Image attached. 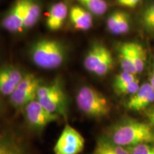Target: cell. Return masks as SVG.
<instances>
[{
	"instance_id": "6da1fadb",
	"label": "cell",
	"mask_w": 154,
	"mask_h": 154,
	"mask_svg": "<svg viewBox=\"0 0 154 154\" xmlns=\"http://www.w3.org/2000/svg\"><path fill=\"white\" fill-rule=\"evenodd\" d=\"M106 137L117 145L126 148L141 143H154V129L147 123L124 119L110 127Z\"/></svg>"
},
{
	"instance_id": "7a4b0ae2",
	"label": "cell",
	"mask_w": 154,
	"mask_h": 154,
	"mask_svg": "<svg viewBox=\"0 0 154 154\" xmlns=\"http://www.w3.org/2000/svg\"><path fill=\"white\" fill-rule=\"evenodd\" d=\"M67 49L60 40L42 38L33 43L29 49L31 60L37 67L55 69L66 61Z\"/></svg>"
},
{
	"instance_id": "3957f363",
	"label": "cell",
	"mask_w": 154,
	"mask_h": 154,
	"mask_svg": "<svg viewBox=\"0 0 154 154\" xmlns=\"http://www.w3.org/2000/svg\"><path fill=\"white\" fill-rule=\"evenodd\" d=\"M79 109L89 118L101 119L111 113L110 101L103 94L89 86H83L76 95Z\"/></svg>"
},
{
	"instance_id": "277c9868",
	"label": "cell",
	"mask_w": 154,
	"mask_h": 154,
	"mask_svg": "<svg viewBox=\"0 0 154 154\" xmlns=\"http://www.w3.org/2000/svg\"><path fill=\"white\" fill-rule=\"evenodd\" d=\"M36 99L49 112L59 116H66L68 109L67 96L61 82L54 81L48 85H41Z\"/></svg>"
},
{
	"instance_id": "5b68a950",
	"label": "cell",
	"mask_w": 154,
	"mask_h": 154,
	"mask_svg": "<svg viewBox=\"0 0 154 154\" xmlns=\"http://www.w3.org/2000/svg\"><path fill=\"white\" fill-rule=\"evenodd\" d=\"M41 85L40 79L34 74H24L9 96L11 104L15 109H24L26 105L36 99V94Z\"/></svg>"
},
{
	"instance_id": "8992f818",
	"label": "cell",
	"mask_w": 154,
	"mask_h": 154,
	"mask_svg": "<svg viewBox=\"0 0 154 154\" xmlns=\"http://www.w3.org/2000/svg\"><path fill=\"white\" fill-rule=\"evenodd\" d=\"M85 140L74 127L66 124L54 148L55 154H79L84 149Z\"/></svg>"
},
{
	"instance_id": "52a82bcc",
	"label": "cell",
	"mask_w": 154,
	"mask_h": 154,
	"mask_svg": "<svg viewBox=\"0 0 154 154\" xmlns=\"http://www.w3.org/2000/svg\"><path fill=\"white\" fill-rule=\"evenodd\" d=\"M24 109L29 126L36 131L44 129L49 124L59 120L60 117L47 111L37 99L26 105Z\"/></svg>"
},
{
	"instance_id": "ba28073f",
	"label": "cell",
	"mask_w": 154,
	"mask_h": 154,
	"mask_svg": "<svg viewBox=\"0 0 154 154\" xmlns=\"http://www.w3.org/2000/svg\"><path fill=\"white\" fill-rule=\"evenodd\" d=\"M25 0H15L1 20V26L11 33L20 32L24 27Z\"/></svg>"
},
{
	"instance_id": "9c48e42d",
	"label": "cell",
	"mask_w": 154,
	"mask_h": 154,
	"mask_svg": "<svg viewBox=\"0 0 154 154\" xmlns=\"http://www.w3.org/2000/svg\"><path fill=\"white\" fill-rule=\"evenodd\" d=\"M24 75L14 65L0 66V95L10 96Z\"/></svg>"
},
{
	"instance_id": "30bf717a",
	"label": "cell",
	"mask_w": 154,
	"mask_h": 154,
	"mask_svg": "<svg viewBox=\"0 0 154 154\" xmlns=\"http://www.w3.org/2000/svg\"><path fill=\"white\" fill-rule=\"evenodd\" d=\"M0 154H29L24 142L15 133L0 130Z\"/></svg>"
},
{
	"instance_id": "8fae6325",
	"label": "cell",
	"mask_w": 154,
	"mask_h": 154,
	"mask_svg": "<svg viewBox=\"0 0 154 154\" xmlns=\"http://www.w3.org/2000/svg\"><path fill=\"white\" fill-rule=\"evenodd\" d=\"M154 102V90L150 83H145L131 95L126 102V108L131 111H141Z\"/></svg>"
},
{
	"instance_id": "7c38bea8",
	"label": "cell",
	"mask_w": 154,
	"mask_h": 154,
	"mask_svg": "<svg viewBox=\"0 0 154 154\" xmlns=\"http://www.w3.org/2000/svg\"><path fill=\"white\" fill-rule=\"evenodd\" d=\"M69 8L64 2H56L51 6L47 18V26L51 31L59 30L69 16Z\"/></svg>"
},
{
	"instance_id": "4fadbf2b",
	"label": "cell",
	"mask_w": 154,
	"mask_h": 154,
	"mask_svg": "<svg viewBox=\"0 0 154 154\" xmlns=\"http://www.w3.org/2000/svg\"><path fill=\"white\" fill-rule=\"evenodd\" d=\"M69 17L74 28L78 30H88L93 25V15L80 5H75L70 9Z\"/></svg>"
},
{
	"instance_id": "5bb4252c",
	"label": "cell",
	"mask_w": 154,
	"mask_h": 154,
	"mask_svg": "<svg viewBox=\"0 0 154 154\" xmlns=\"http://www.w3.org/2000/svg\"><path fill=\"white\" fill-rule=\"evenodd\" d=\"M109 49L101 43H94L87 51L84 59L86 71L94 74Z\"/></svg>"
},
{
	"instance_id": "9a60e30c",
	"label": "cell",
	"mask_w": 154,
	"mask_h": 154,
	"mask_svg": "<svg viewBox=\"0 0 154 154\" xmlns=\"http://www.w3.org/2000/svg\"><path fill=\"white\" fill-rule=\"evenodd\" d=\"M42 14V6L39 0H25L24 20L23 29L32 28Z\"/></svg>"
},
{
	"instance_id": "2e32d148",
	"label": "cell",
	"mask_w": 154,
	"mask_h": 154,
	"mask_svg": "<svg viewBox=\"0 0 154 154\" xmlns=\"http://www.w3.org/2000/svg\"><path fill=\"white\" fill-rule=\"evenodd\" d=\"M92 154H131L127 148L117 145L106 136H102L96 141Z\"/></svg>"
},
{
	"instance_id": "e0dca14e",
	"label": "cell",
	"mask_w": 154,
	"mask_h": 154,
	"mask_svg": "<svg viewBox=\"0 0 154 154\" xmlns=\"http://www.w3.org/2000/svg\"><path fill=\"white\" fill-rule=\"evenodd\" d=\"M117 51H118L119 62H120L122 70L124 72L135 75L137 74L135 69L134 62H133L129 42H124L119 44L117 48Z\"/></svg>"
},
{
	"instance_id": "ac0fdd59",
	"label": "cell",
	"mask_w": 154,
	"mask_h": 154,
	"mask_svg": "<svg viewBox=\"0 0 154 154\" xmlns=\"http://www.w3.org/2000/svg\"><path fill=\"white\" fill-rule=\"evenodd\" d=\"M129 43L131 53L133 62L136 74H140L144 70L146 66V50L143 46L137 42H129Z\"/></svg>"
},
{
	"instance_id": "d6986e66",
	"label": "cell",
	"mask_w": 154,
	"mask_h": 154,
	"mask_svg": "<svg viewBox=\"0 0 154 154\" xmlns=\"http://www.w3.org/2000/svg\"><path fill=\"white\" fill-rule=\"evenodd\" d=\"M139 21L146 33L154 35V2L144 7L140 14Z\"/></svg>"
},
{
	"instance_id": "ffe728a7",
	"label": "cell",
	"mask_w": 154,
	"mask_h": 154,
	"mask_svg": "<svg viewBox=\"0 0 154 154\" xmlns=\"http://www.w3.org/2000/svg\"><path fill=\"white\" fill-rule=\"evenodd\" d=\"M81 7L89 11L92 15L101 16L108 9L106 0H76Z\"/></svg>"
},
{
	"instance_id": "44dd1931",
	"label": "cell",
	"mask_w": 154,
	"mask_h": 154,
	"mask_svg": "<svg viewBox=\"0 0 154 154\" xmlns=\"http://www.w3.org/2000/svg\"><path fill=\"white\" fill-rule=\"evenodd\" d=\"M113 65H114V60H113V55L110 50L109 49L103 57L101 63L96 68L94 74L99 76H105L110 72V71L113 69Z\"/></svg>"
},
{
	"instance_id": "7402d4cb",
	"label": "cell",
	"mask_w": 154,
	"mask_h": 154,
	"mask_svg": "<svg viewBox=\"0 0 154 154\" xmlns=\"http://www.w3.org/2000/svg\"><path fill=\"white\" fill-rule=\"evenodd\" d=\"M140 82L138 78L132 82H130L120 87L115 88L114 91L118 95H133L138 91L140 88Z\"/></svg>"
},
{
	"instance_id": "603a6c76",
	"label": "cell",
	"mask_w": 154,
	"mask_h": 154,
	"mask_svg": "<svg viewBox=\"0 0 154 154\" xmlns=\"http://www.w3.org/2000/svg\"><path fill=\"white\" fill-rule=\"evenodd\" d=\"M136 78H137L136 75L122 71V72L119 73L115 76L114 80L113 82V89L120 87V86L124 85L127 83L132 82Z\"/></svg>"
},
{
	"instance_id": "cb8c5ba5",
	"label": "cell",
	"mask_w": 154,
	"mask_h": 154,
	"mask_svg": "<svg viewBox=\"0 0 154 154\" xmlns=\"http://www.w3.org/2000/svg\"><path fill=\"white\" fill-rule=\"evenodd\" d=\"M121 11H115L109 15L106 19V26L109 32L113 34H120L119 29V17Z\"/></svg>"
},
{
	"instance_id": "d4e9b609",
	"label": "cell",
	"mask_w": 154,
	"mask_h": 154,
	"mask_svg": "<svg viewBox=\"0 0 154 154\" xmlns=\"http://www.w3.org/2000/svg\"><path fill=\"white\" fill-rule=\"evenodd\" d=\"M127 149L131 154H154V143H141Z\"/></svg>"
},
{
	"instance_id": "484cf974",
	"label": "cell",
	"mask_w": 154,
	"mask_h": 154,
	"mask_svg": "<svg viewBox=\"0 0 154 154\" xmlns=\"http://www.w3.org/2000/svg\"><path fill=\"white\" fill-rule=\"evenodd\" d=\"M119 29L120 34H126L130 29V17L126 11H120Z\"/></svg>"
},
{
	"instance_id": "4316f807",
	"label": "cell",
	"mask_w": 154,
	"mask_h": 154,
	"mask_svg": "<svg viewBox=\"0 0 154 154\" xmlns=\"http://www.w3.org/2000/svg\"><path fill=\"white\" fill-rule=\"evenodd\" d=\"M117 5L126 8H135L138 5L141 0H114Z\"/></svg>"
},
{
	"instance_id": "83f0119b",
	"label": "cell",
	"mask_w": 154,
	"mask_h": 154,
	"mask_svg": "<svg viewBox=\"0 0 154 154\" xmlns=\"http://www.w3.org/2000/svg\"><path fill=\"white\" fill-rule=\"evenodd\" d=\"M146 116L149 119L150 124L154 128V108L150 109L146 112Z\"/></svg>"
},
{
	"instance_id": "f1b7e54d",
	"label": "cell",
	"mask_w": 154,
	"mask_h": 154,
	"mask_svg": "<svg viewBox=\"0 0 154 154\" xmlns=\"http://www.w3.org/2000/svg\"><path fill=\"white\" fill-rule=\"evenodd\" d=\"M149 83H150V84L151 85L152 88H153V90H154V68L153 69V71L151 72V76H150Z\"/></svg>"
},
{
	"instance_id": "f546056e",
	"label": "cell",
	"mask_w": 154,
	"mask_h": 154,
	"mask_svg": "<svg viewBox=\"0 0 154 154\" xmlns=\"http://www.w3.org/2000/svg\"><path fill=\"white\" fill-rule=\"evenodd\" d=\"M2 105L1 101H0V111H2Z\"/></svg>"
}]
</instances>
